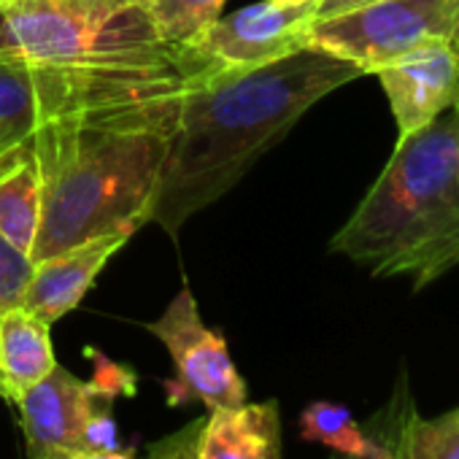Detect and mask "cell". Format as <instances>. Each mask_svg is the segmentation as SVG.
Segmentation results:
<instances>
[{"mask_svg": "<svg viewBox=\"0 0 459 459\" xmlns=\"http://www.w3.org/2000/svg\"><path fill=\"white\" fill-rule=\"evenodd\" d=\"M459 47V0H384L308 28V47L376 74L400 55L427 44Z\"/></svg>", "mask_w": 459, "mask_h": 459, "instance_id": "cell-6", "label": "cell"}, {"mask_svg": "<svg viewBox=\"0 0 459 459\" xmlns=\"http://www.w3.org/2000/svg\"><path fill=\"white\" fill-rule=\"evenodd\" d=\"M71 459H135L133 448H111V451H76Z\"/></svg>", "mask_w": 459, "mask_h": 459, "instance_id": "cell-22", "label": "cell"}, {"mask_svg": "<svg viewBox=\"0 0 459 459\" xmlns=\"http://www.w3.org/2000/svg\"><path fill=\"white\" fill-rule=\"evenodd\" d=\"M130 241L125 233L100 236L87 244H79L68 252H60L44 263H36L33 279L25 290L22 308L49 327L71 314L82 298L90 292L106 263Z\"/></svg>", "mask_w": 459, "mask_h": 459, "instance_id": "cell-11", "label": "cell"}, {"mask_svg": "<svg viewBox=\"0 0 459 459\" xmlns=\"http://www.w3.org/2000/svg\"><path fill=\"white\" fill-rule=\"evenodd\" d=\"M197 459H284L279 403L208 411Z\"/></svg>", "mask_w": 459, "mask_h": 459, "instance_id": "cell-12", "label": "cell"}, {"mask_svg": "<svg viewBox=\"0 0 459 459\" xmlns=\"http://www.w3.org/2000/svg\"><path fill=\"white\" fill-rule=\"evenodd\" d=\"M39 224H41V176L30 143L28 152L9 170L0 173V233L17 249L30 255L39 236Z\"/></svg>", "mask_w": 459, "mask_h": 459, "instance_id": "cell-16", "label": "cell"}, {"mask_svg": "<svg viewBox=\"0 0 459 459\" xmlns=\"http://www.w3.org/2000/svg\"><path fill=\"white\" fill-rule=\"evenodd\" d=\"M149 333L162 341L173 362V378L165 381L170 408L195 400L208 411L249 403L247 381L233 365L224 335L205 327L197 300L186 287L170 300L165 314L149 325Z\"/></svg>", "mask_w": 459, "mask_h": 459, "instance_id": "cell-7", "label": "cell"}, {"mask_svg": "<svg viewBox=\"0 0 459 459\" xmlns=\"http://www.w3.org/2000/svg\"><path fill=\"white\" fill-rule=\"evenodd\" d=\"M384 416L394 459H459V408L435 419L419 416L405 373L400 376Z\"/></svg>", "mask_w": 459, "mask_h": 459, "instance_id": "cell-14", "label": "cell"}, {"mask_svg": "<svg viewBox=\"0 0 459 459\" xmlns=\"http://www.w3.org/2000/svg\"><path fill=\"white\" fill-rule=\"evenodd\" d=\"M300 437L322 443L341 456L357 459H394L389 446V424L384 411L368 427L357 424L351 411L341 403L316 400L300 413Z\"/></svg>", "mask_w": 459, "mask_h": 459, "instance_id": "cell-15", "label": "cell"}, {"mask_svg": "<svg viewBox=\"0 0 459 459\" xmlns=\"http://www.w3.org/2000/svg\"><path fill=\"white\" fill-rule=\"evenodd\" d=\"M451 268H456L459 265V236H456V241H454V249H451Z\"/></svg>", "mask_w": 459, "mask_h": 459, "instance_id": "cell-23", "label": "cell"}, {"mask_svg": "<svg viewBox=\"0 0 459 459\" xmlns=\"http://www.w3.org/2000/svg\"><path fill=\"white\" fill-rule=\"evenodd\" d=\"M359 76L354 63L314 47L263 68L213 63L178 98L152 221L178 236L192 213L233 189L314 103Z\"/></svg>", "mask_w": 459, "mask_h": 459, "instance_id": "cell-1", "label": "cell"}, {"mask_svg": "<svg viewBox=\"0 0 459 459\" xmlns=\"http://www.w3.org/2000/svg\"><path fill=\"white\" fill-rule=\"evenodd\" d=\"M200 74L117 71L0 57V135L25 141L36 127L55 119L181 95Z\"/></svg>", "mask_w": 459, "mask_h": 459, "instance_id": "cell-5", "label": "cell"}, {"mask_svg": "<svg viewBox=\"0 0 459 459\" xmlns=\"http://www.w3.org/2000/svg\"><path fill=\"white\" fill-rule=\"evenodd\" d=\"M373 4H384V0H319V12L316 20H327V17H338L362 6H373Z\"/></svg>", "mask_w": 459, "mask_h": 459, "instance_id": "cell-20", "label": "cell"}, {"mask_svg": "<svg viewBox=\"0 0 459 459\" xmlns=\"http://www.w3.org/2000/svg\"><path fill=\"white\" fill-rule=\"evenodd\" d=\"M0 57L168 74L216 63L165 44L141 0H0Z\"/></svg>", "mask_w": 459, "mask_h": 459, "instance_id": "cell-4", "label": "cell"}, {"mask_svg": "<svg viewBox=\"0 0 459 459\" xmlns=\"http://www.w3.org/2000/svg\"><path fill=\"white\" fill-rule=\"evenodd\" d=\"M36 263L28 252L17 249L4 233H0V314L22 308L25 290L33 279Z\"/></svg>", "mask_w": 459, "mask_h": 459, "instance_id": "cell-18", "label": "cell"}, {"mask_svg": "<svg viewBox=\"0 0 459 459\" xmlns=\"http://www.w3.org/2000/svg\"><path fill=\"white\" fill-rule=\"evenodd\" d=\"M335 459H357V456H335Z\"/></svg>", "mask_w": 459, "mask_h": 459, "instance_id": "cell-24", "label": "cell"}, {"mask_svg": "<svg viewBox=\"0 0 459 459\" xmlns=\"http://www.w3.org/2000/svg\"><path fill=\"white\" fill-rule=\"evenodd\" d=\"M178 98L76 114L30 133L41 176L33 263L100 236H133L152 221Z\"/></svg>", "mask_w": 459, "mask_h": 459, "instance_id": "cell-2", "label": "cell"}, {"mask_svg": "<svg viewBox=\"0 0 459 459\" xmlns=\"http://www.w3.org/2000/svg\"><path fill=\"white\" fill-rule=\"evenodd\" d=\"M28 146H30V138H25V141H9V138L0 135V173L9 170L28 152Z\"/></svg>", "mask_w": 459, "mask_h": 459, "instance_id": "cell-21", "label": "cell"}, {"mask_svg": "<svg viewBox=\"0 0 459 459\" xmlns=\"http://www.w3.org/2000/svg\"><path fill=\"white\" fill-rule=\"evenodd\" d=\"M203 427H205V416H200V419L184 424L181 429L154 440L146 451V459H197Z\"/></svg>", "mask_w": 459, "mask_h": 459, "instance_id": "cell-19", "label": "cell"}, {"mask_svg": "<svg viewBox=\"0 0 459 459\" xmlns=\"http://www.w3.org/2000/svg\"><path fill=\"white\" fill-rule=\"evenodd\" d=\"M49 325L14 308L0 314V397L20 403L39 381L55 370Z\"/></svg>", "mask_w": 459, "mask_h": 459, "instance_id": "cell-13", "label": "cell"}, {"mask_svg": "<svg viewBox=\"0 0 459 459\" xmlns=\"http://www.w3.org/2000/svg\"><path fill=\"white\" fill-rule=\"evenodd\" d=\"M459 236V108L400 138L386 168L330 241L373 276H411L424 290L451 271Z\"/></svg>", "mask_w": 459, "mask_h": 459, "instance_id": "cell-3", "label": "cell"}, {"mask_svg": "<svg viewBox=\"0 0 459 459\" xmlns=\"http://www.w3.org/2000/svg\"><path fill=\"white\" fill-rule=\"evenodd\" d=\"M117 397L95 381H82L63 365L39 381L20 403L28 459H71L84 451V432L100 408H111Z\"/></svg>", "mask_w": 459, "mask_h": 459, "instance_id": "cell-9", "label": "cell"}, {"mask_svg": "<svg viewBox=\"0 0 459 459\" xmlns=\"http://www.w3.org/2000/svg\"><path fill=\"white\" fill-rule=\"evenodd\" d=\"M319 0H260L219 17L195 44L224 68H263L308 47Z\"/></svg>", "mask_w": 459, "mask_h": 459, "instance_id": "cell-8", "label": "cell"}, {"mask_svg": "<svg viewBox=\"0 0 459 459\" xmlns=\"http://www.w3.org/2000/svg\"><path fill=\"white\" fill-rule=\"evenodd\" d=\"M227 0H141L157 36L170 47L195 49L200 36L221 17Z\"/></svg>", "mask_w": 459, "mask_h": 459, "instance_id": "cell-17", "label": "cell"}, {"mask_svg": "<svg viewBox=\"0 0 459 459\" xmlns=\"http://www.w3.org/2000/svg\"><path fill=\"white\" fill-rule=\"evenodd\" d=\"M376 76L392 108L397 141L459 108V47L451 41H427L378 68Z\"/></svg>", "mask_w": 459, "mask_h": 459, "instance_id": "cell-10", "label": "cell"}]
</instances>
